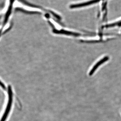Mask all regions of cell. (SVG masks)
<instances>
[{"label":"cell","instance_id":"cell-1","mask_svg":"<svg viewBox=\"0 0 121 121\" xmlns=\"http://www.w3.org/2000/svg\"><path fill=\"white\" fill-rule=\"evenodd\" d=\"M101 0H91L87 1V2H84V3L72 5L70 7L71 8H76L86 7V6H89L91 5L98 3Z\"/></svg>","mask_w":121,"mask_h":121},{"label":"cell","instance_id":"cell-3","mask_svg":"<svg viewBox=\"0 0 121 121\" xmlns=\"http://www.w3.org/2000/svg\"><path fill=\"white\" fill-rule=\"evenodd\" d=\"M54 32L55 33H58V34H65V35H70L74 36H79L80 35V34L79 33H76L71 32L68 31H65V30H60L58 31L57 30H54Z\"/></svg>","mask_w":121,"mask_h":121},{"label":"cell","instance_id":"cell-4","mask_svg":"<svg viewBox=\"0 0 121 121\" xmlns=\"http://www.w3.org/2000/svg\"><path fill=\"white\" fill-rule=\"evenodd\" d=\"M116 26H121V21L119 22H116L114 23L106 25L105 27L106 28L111 27H114Z\"/></svg>","mask_w":121,"mask_h":121},{"label":"cell","instance_id":"cell-2","mask_svg":"<svg viewBox=\"0 0 121 121\" xmlns=\"http://www.w3.org/2000/svg\"><path fill=\"white\" fill-rule=\"evenodd\" d=\"M109 59V57L108 56H106V57H104L103 59H102L101 60H99L97 64H95V65L93 67V68L91 70L90 72L89 75H90L91 76L93 75L94 73V72H95L96 70V69H97L98 67L100 66L102 64L105 62L107 60H108Z\"/></svg>","mask_w":121,"mask_h":121}]
</instances>
